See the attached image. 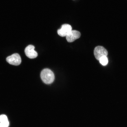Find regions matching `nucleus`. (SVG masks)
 I'll list each match as a JSON object with an SVG mask.
<instances>
[{
    "label": "nucleus",
    "mask_w": 127,
    "mask_h": 127,
    "mask_svg": "<svg viewBox=\"0 0 127 127\" xmlns=\"http://www.w3.org/2000/svg\"><path fill=\"white\" fill-rule=\"evenodd\" d=\"M40 77L43 82L47 85L53 83L55 79L53 72L48 69L43 70L41 73Z\"/></svg>",
    "instance_id": "obj_1"
},
{
    "label": "nucleus",
    "mask_w": 127,
    "mask_h": 127,
    "mask_svg": "<svg viewBox=\"0 0 127 127\" xmlns=\"http://www.w3.org/2000/svg\"><path fill=\"white\" fill-rule=\"evenodd\" d=\"M94 54L96 59L99 61L102 57H107L108 52L107 50L104 47L101 46H97L95 48Z\"/></svg>",
    "instance_id": "obj_2"
},
{
    "label": "nucleus",
    "mask_w": 127,
    "mask_h": 127,
    "mask_svg": "<svg viewBox=\"0 0 127 127\" xmlns=\"http://www.w3.org/2000/svg\"><path fill=\"white\" fill-rule=\"evenodd\" d=\"M6 60L9 64L18 66L21 63V58L19 54L15 53L7 57Z\"/></svg>",
    "instance_id": "obj_3"
},
{
    "label": "nucleus",
    "mask_w": 127,
    "mask_h": 127,
    "mask_svg": "<svg viewBox=\"0 0 127 127\" xmlns=\"http://www.w3.org/2000/svg\"><path fill=\"white\" fill-rule=\"evenodd\" d=\"M35 47L34 46L30 45L28 46L25 48V55L29 58L33 59L35 58L38 56V53L34 50Z\"/></svg>",
    "instance_id": "obj_4"
},
{
    "label": "nucleus",
    "mask_w": 127,
    "mask_h": 127,
    "mask_svg": "<svg viewBox=\"0 0 127 127\" xmlns=\"http://www.w3.org/2000/svg\"><path fill=\"white\" fill-rule=\"evenodd\" d=\"M81 35V33L79 31L71 30L66 36V38L68 42H72L80 38Z\"/></svg>",
    "instance_id": "obj_5"
},
{
    "label": "nucleus",
    "mask_w": 127,
    "mask_h": 127,
    "mask_svg": "<svg viewBox=\"0 0 127 127\" xmlns=\"http://www.w3.org/2000/svg\"><path fill=\"white\" fill-rule=\"evenodd\" d=\"M72 30V28L70 25L65 24L62 26L60 29L58 30V33L59 35L64 37L66 36Z\"/></svg>",
    "instance_id": "obj_6"
},
{
    "label": "nucleus",
    "mask_w": 127,
    "mask_h": 127,
    "mask_svg": "<svg viewBox=\"0 0 127 127\" xmlns=\"http://www.w3.org/2000/svg\"><path fill=\"white\" fill-rule=\"evenodd\" d=\"M0 123L7 127H9V123L7 116L4 115H0Z\"/></svg>",
    "instance_id": "obj_7"
},
{
    "label": "nucleus",
    "mask_w": 127,
    "mask_h": 127,
    "mask_svg": "<svg viewBox=\"0 0 127 127\" xmlns=\"http://www.w3.org/2000/svg\"><path fill=\"white\" fill-rule=\"evenodd\" d=\"M99 62L103 66H106L108 63L107 57H104L101 58L99 60Z\"/></svg>",
    "instance_id": "obj_8"
},
{
    "label": "nucleus",
    "mask_w": 127,
    "mask_h": 127,
    "mask_svg": "<svg viewBox=\"0 0 127 127\" xmlns=\"http://www.w3.org/2000/svg\"><path fill=\"white\" fill-rule=\"evenodd\" d=\"M0 127H6L4 125L2 124H1L0 123Z\"/></svg>",
    "instance_id": "obj_9"
}]
</instances>
